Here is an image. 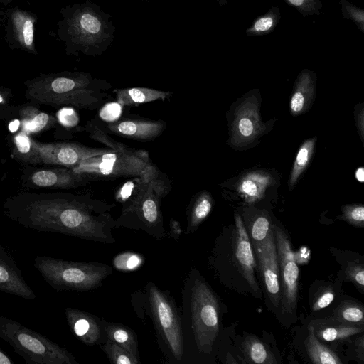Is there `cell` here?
<instances>
[{
	"mask_svg": "<svg viewBox=\"0 0 364 364\" xmlns=\"http://www.w3.org/2000/svg\"><path fill=\"white\" fill-rule=\"evenodd\" d=\"M139 1H147L148 0H139Z\"/></svg>",
	"mask_w": 364,
	"mask_h": 364,
	"instance_id": "obj_50",
	"label": "cell"
},
{
	"mask_svg": "<svg viewBox=\"0 0 364 364\" xmlns=\"http://www.w3.org/2000/svg\"><path fill=\"white\" fill-rule=\"evenodd\" d=\"M11 21L17 41L27 50L34 52L35 18L26 11L16 10L11 14Z\"/></svg>",
	"mask_w": 364,
	"mask_h": 364,
	"instance_id": "obj_26",
	"label": "cell"
},
{
	"mask_svg": "<svg viewBox=\"0 0 364 364\" xmlns=\"http://www.w3.org/2000/svg\"><path fill=\"white\" fill-rule=\"evenodd\" d=\"M31 139L24 131L15 135L12 156L16 160L25 163L31 151Z\"/></svg>",
	"mask_w": 364,
	"mask_h": 364,
	"instance_id": "obj_34",
	"label": "cell"
},
{
	"mask_svg": "<svg viewBox=\"0 0 364 364\" xmlns=\"http://www.w3.org/2000/svg\"><path fill=\"white\" fill-rule=\"evenodd\" d=\"M341 218L349 224L358 227H364V206L362 204L347 205L341 208Z\"/></svg>",
	"mask_w": 364,
	"mask_h": 364,
	"instance_id": "obj_36",
	"label": "cell"
},
{
	"mask_svg": "<svg viewBox=\"0 0 364 364\" xmlns=\"http://www.w3.org/2000/svg\"><path fill=\"white\" fill-rule=\"evenodd\" d=\"M171 95V92L144 87L121 88L116 90V102L123 107L137 106L156 100H165Z\"/></svg>",
	"mask_w": 364,
	"mask_h": 364,
	"instance_id": "obj_22",
	"label": "cell"
},
{
	"mask_svg": "<svg viewBox=\"0 0 364 364\" xmlns=\"http://www.w3.org/2000/svg\"><path fill=\"white\" fill-rule=\"evenodd\" d=\"M289 6L296 9L302 16L320 14L323 5L320 0H283Z\"/></svg>",
	"mask_w": 364,
	"mask_h": 364,
	"instance_id": "obj_37",
	"label": "cell"
},
{
	"mask_svg": "<svg viewBox=\"0 0 364 364\" xmlns=\"http://www.w3.org/2000/svg\"><path fill=\"white\" fill-rule=\"evenodd\" d=\"M316 138L306 139L301 145L290 173L288 186L292 190L299 176L308 166L314 153Z\"/></svg>",
	"mask_w": 364,
	"mask_h": 364,
	"instance_id": "obj_30",
	"label": "cell"
},
{
	"mask_svg": "<svg viewBox=\"0 0 364 364\" xmlns=\"http://www.w3.org/2000/svg\"><path fill=\"white\" fill-rule=\"evenodd\" d=\"M355 178L360 182H363L364 180V170L363 167L358 168L355 171Z\"/></svg>",
	"mask_w": 364,
	"mask_h": 364,
	"instance_id": "obj_47",
	"label": "cell"
},
{
	"mask_svg": "<svg viewBox=\"0 0 364 364\" xmlns=\"http://www.w3.org/2000/svg\"><path fill=\"white\" fill-rule=\"evenodd\" d=\"M307 353L315 364H340L341 360L329 348L321 343L314 334L311 325L309 326V334L305 340Z\"/></svg>",
	"mask_w": 364,
	"mask_h": 364,
	"instance_id": "obj_27",
	"label": "cell"
},
{
	"mask_svg": "<svg viewBox=\"0 0 364 364\" xmlns=\"http://www.w3.org/2000/svg\"><path fill=\"white\" fill-rule=\"evenodd\" d=\"M310 325L317 338L325 341L343 340L363 331V327L348 324L333 317L314 320Z\"/></svg>",
	"mask_w": 364,
	"mask_h": 364,
	"instance_id": "obj_21",
	"label": "cell"
},
{
	"mask_svg": "<svg viewBox=\"0 0 364 364\" xmlns=\"http://www.w3.org/2000/svg\"><path fill=\"white\" fill-rule=\"evenodd\" d=\"M65 314L71 331L83 343L94 346L107 341L101 319L98 317L72 307H67Z\"/></svg>",
	"mask_w": 364,
	"mask_h": 364,
	"instance_id": "obj_15",
	"label": "cell"
},
{
	"mask_svg": "<svg viewBox=\"0 0 364 364\" xmlns=\"http://www.w3.org/2000/svg\"><path fill=\"white\" fill-rule=\"evenodd\" d=\"M280 18L279 8L272 6L265 14L255 18L251 26L246 29L245 33L254 37L269 34L274 31Z\"/></svg>",
	"mask_w": 364,
	"mask_h": 364,
	"instance_id": "obj_29",
	"label": "cell"
},
{
	"mask_svg": "<svg viewBox=\"0 0 364 364\" xmlns=\"http://www.w3.org/2000/svg\"><path fill=\"white\" fill-rule=\"evenodd\" d=\"M107 336V341L113 342L125 348L140 358L137 336L129 327L118 323L101 319Z\"/></svg>",
	"mask_w": 364,
	"mask_h": 364,
	"instance_id": "obj_25",
	"label": "cell"
},
{
	"mask_svg": "<svg viewBox=\"0 0 364 364\" xmlns=\"http://www.w3.org/2000/svg\"><path fill=\"white\" fill-rule=\"evenodd\" d=\"M334 299V292L330 287L325 288L323 291L316 299L312 310L317 311L323 309L330 305Z\"/></svg>",
	"mask_w": 364,
	"mask_h": 364,
	"instance_id": "obj_41",
	"label": "cell"
},
{
	"mask_svg": "<svg viewBox=\"0 0 364 364\" xmlns=\"http://www.w3.org/2000/svg\"><path fill=\"white\" fill-rule=\"evenodd\" d=\"M315 73L303 70L298 75L289 102V109L293 115H299L306 112L311 106L316 91Z\"/></svg>",
	"mask_w": 364,
	"mask_h": 364,
	"instance_id": "obj_19",
	"label": "cell"
},
{
	"mask_svg": "<svg viewBox=\"0 0 364 364\" xmlns=\"http://www.w3.org/2000/svg\"><path fill=\"white\" fill-rule=\"evenodd\" d=\"M0 291L21 298L36 299L33 290L8 251L0 244Z\"/></svg>",
	"mask_w": 364,
	"mask_h": 364,
	"instance_id": "obj_17",
	"label": "cell"
},
{
	"mask_svg": "<svg viewBox=\"0 0 364 364\" xmlns=\"http://www.w3.org/2000/svg\"><path fill=\"white\" fill-rule=\"evenodd\" d=\"M18 114L23 131L37 134L52 128L57 123V118L42 112L33 105H26L20 107Z\"/></svg>",
	"mask_w": 364,
	"mask_h": 364,
	"instance_id": "obj_24",
	"label": "cell"
},
{
	"mask_svg": "<svg viewBox=\"0 0 364 364\" xmlns=\"http://www.w3.org/2000/svg\"><path fill=\"white\" fill-rule=\"evenodd\" d=\"M6 102L4 95L0 92V105H5Z\"/></svg>",
	"mask_w": 364,
	"mask_h": 364,
	"instance_id": "obj_48",
	"label": "cell"
},
{
	"mask_svg": "<svg viewBox=\"0 0 364 364\" xmlns=\"http://www.w3.org/2000/svg\"><path fill=\"white\" fill-rule=\"evenodd\" d=\"M213 205L211 195L206 191L198 193L190 201L186 210V235L194 233L209 215Z\"/></svg>",
	"mask_w": 364,
	"mask_h": 364,
	"instance_id": "obj_23",
	"label": "cell"
},
{
	"mask_svg": "<svg viewBox=\"0 0 364 364\" xmlns=\"http://www.w3.org/2000/svg\"><path fill=\"white\" fill-rule=\"evenodd\" d=\"M233 248L236 263L242 275L253 290L258 291L259 286L255 276L256 264L252 246L240 215H235Z\"/></svg>",
	"mask_w": 364,
	"mask_h": 364,
	"instance_id": "obj_16",
	"label": "cell"
},
{
	"mask_svg": "<svg viewBox=\"0 0 364 364\" xmlns=\"http://www.w3.org/2000/svg\"><path fill=\"white\" fill-rule=\"evenodd\" d=\"M131 303L139 318H150L157 344L166 360L171 363L183 364L184 347L181 314L170 291L149 282L144 289L132 294Z\"/></svg>",
	"mask_w": 364,
	"mask_h": 364,
	"instance_id": "obj_4",
	"label": "cell"
},
{
	"mask_svg": "<svg viewBox=\"0 0 364 364\" xmlns=\"http://www.w3.org/2000/svg\"><path fill=\"white\" fill-rule=\"evenodd\" d=\"M0 338L28 364H79L65 348L19 322L1 315Z\"/></svg>",
	"mask_w": 364,
	"mask_h": 364,
	"instance_id": "obj_7",
	"label": "cell"
},
{
	"mask_svg": "<svg viewBox=\"0 0 364 364\" xmlns=\"http://www.w3.org/2000/svg\"><path fill=\"white\" fill-rule=\"evenodd\" d=\"M123 106L117 102H106L99 110V117L106 123H112L121 118Z\"/></svg>",
	"mask_w": 364,
	"mask_h": 364,
	"instance_id": "obj_39",
	"label": "cell"
},
{
	"mask_svg": "<svg viewBox=\"0 0 364 364\" xmlns=\"http://www.w3.org/2000/svg\"><path fill=\"white\" fill-rule=\"evenodd\" d=\"M273 232V226L271 225L269 218L264 215L256 217L250 226L248 235L251 237L252 247L260 245L265 241Z\"/></svg>",
	"mask_w": 364,
	"mask_h": 364,
	"instance_id": "obj_33",
	"label": "cell"
},
{
	"mask_svg": "<svg viewBox=\"0 0 364 364\" xmlns=\"http://www.w3.org/2000/svg\"><path fill=\"white\" fill-rule=\"evenodd\" d=\"M165 128L166 122L161 119L124 117L112 123H106L104 129L107 133L132 140L149 141L159 136Z\"/></svg>",
	"mask_w": 364,
	"mask_h": 364,
	"instance_id": "obj_14",
	"label": "cell"
},
{
	"mask_svg": "<svg viewBox=\"0 0 364 364\" xmlns=\"http://www.w3.org/2000/svg\"><path fill=\"white\" fill-rule=\"evenodd\" d=\"M34 187L75 188L85 186L89 181L76 174L71 168H48L34 170L27 179Z\"/></svg>",
	"mask_w": 364,
	"mask_h": 364,
	"instance_id": "obj_18",
	"label": "cell"
},
{
	"mask_svg": "<svg viewBox=\"0 0 364 364\" xmlns=\"http://www.w3.org/2000/svg\"><path fill=\"white\" fill-rule=\"evenodd\" d=\"M247 363L257 364L277 363L275 357L258 338L248 336L242 345Z\"/></svg>",
	"mask_w": 364,
	"mask_h": 364,
	"instance_id": "obj_28",
	"label": "cell"
},
{
	"mask_svg": "<svg viewBox=\"0 0 364 364\" xmlns=\"http://www.w3.org/2000/svg\"><path fill=\"white\" fill-rule=\"evenodd\" d=\"M273 230L279 267L282 312L292 314L297 306L299 267L290 240L285 232L275 225Z\"/></svg>",
	"mask_w": 364,
	"mask_h": 364,
	"instance_id": "obj_11",
	"label": "cell"
},
{
	"mask_svg": "<svg viewBox=\"0 0 364 364\" xmlns=\"http://www.w3.org/2000/svg\"><path fill=\"white\" fill-rule=\"evenodd\" d=\"M101 349L114 364H139L140 358L119 345L107 341L100 344Z\"/></svg>",
	"mask_w": 364,
	"mask_h": 364,
	"instance_id": "obj_32",
	"label": "cell"
},
{
	"mask_svg": "<svg viewBox=\"0 0 364 364\" xmlns=\"http://www.w3.org/2000/svg\"><path fill=\"white\" fill-rule=\"evenodd\" d=\"M220 6H225L228 4L227 0H215Z\"/></svg>",
	"mask_w": 364,
	"mask_h": 364,
	"instance_id": "obj_49",
	"label": "cell"
},
{
	"mask_svg": "<svg viewBox=\"0 0 364 364\" xmlns=\"http://www.w3.org/2000/svg\"><path fill=\"white\" fill-rule=\"evenodd\" d=\"M339 3L343 17L353 21L357 28L364 33V10L350 4L347 0H340Z\"/></svg>",
	"mask_w": 364,
	"mask_h": 364,
	"instance_id": "obj_35",
	"label": "cell"
},
{
	"mask_svg": "<svg viewBox=\"0 0 364 364\" xmlns=\"http://www.w3.org/2000/svg\"><path fill=\"white\" fill-rule=\"evenodd\" d=\"M31 151L25 164H46L73 168L81 161L113 150L73 142L41 143L31 139Z\"/></svg>",
	"mask_w": 364,
	"mask_h": 364,
	"instance_id": "obj_10",
	"label": "cell"
},
{
	"mask_svg": "<svg viewBox=\"0 0 364 364\" xmlns=\"http://www.w3.org/2000/svg\"><path fill=\"white\" fill-rule=\"evenodd\" d=\"M266 129V124L260 119L257 99L252 96L242 101L236 108L230 140L234 146L245 147L261 136Z\"/></svg>",
	"mask_w": 364,
	"mask_h": 364,
	"instance_id": "obj_12",
	"label": "cell"
},
{
	"mask_svg": "<svg viewBox=\"0 0 364 364\" xmlns=\"http://www.w3.org/2000/svg\"><path fill=\"white\" fill-rule=\"evenodd\" d=\"M111 16L90 1L71 7L64 21V33L70 52L96 57L113 42L115 26Z\"/></svg>",
	"mask_w": 364,
	"mask_h": 364,
	"instance_id": "obj_5",
	"label": "cell"
},
{
	"mask_svg": "<svg viewBox=\"0 0 364 364\" xmlns=\"http://www.w3.org/2000/svg\"><path fill=\"white\" fill-rule=\"evenodd\" d=\"M25 96L31 102L52 107L70 106L94 110L106 103L112 85L85 72L41 75L26 82Z\"/></svg>",
	"mask_w": 364,
	"mask_h": 364,
	"instance_id": "obj_3",
	"label": "cell"
},
{
	"mask_svg": "<svg viewBox=\"0 0 364 364\" xmlns=\"http://www.w3.org/2000/svg\"><path fill=\"white\" fill-rule=\"evenodd\" d=\"M143 262L141 257L132 252H124L115 257L114 265L121 270H133Z\"/></svg>",
	"mask_w": 364,
	"mask_h": 364,
	"instance_id": "obj_38",
	"label": "cell"
},
{
	"mask_svg": "<svg viewBox=\"0 0 364 364\" xmlns=\"http://www.w3.org/2000/svg\"><path fill=\"white\" fill-rule=\"evenodd\" d=\"M169 232L167 234L168 238L178 241L182 234V228L178 221L171 218L169 221Z\"/></svg>",
	"mask_w": 364,
	"mask_h": 364,
	"instance_id": "obj_44",
	"label": "cell"
},
{
	"mask_svg": "<svg viewBox=\"0 0 364 364\" xmlns=\"http://www.w3.org/2000/svg\"><path fill=\"white\" fill-rule=\"evenodd\" d=\"M355 115L358 129L360 132V135L362 140H363L364 125H363V105H360V109L358 110L355 109Z\"/></svg>",
	"mask_w": 364,
	"mask_h": 364,
	"instance_id": "obj_45",
	"label": "cell"
},
{
	"mask_svg": "<svg viewBox=\"0 0 364 364\" xmlns=\"http://www.w3.org/2000/svg\"><path fill=\"white\" fill-rule=\"evenodd\" d=\"M160 171L154 165L144 173L134 176L122 183L115 191L116 201L121 205L122 209L133 205L146 191L151 181Z\"/></svg>",
	"mask_w": 364,
	"mask_h": 364,
	"instance_id": "obj_20",
	"label": "cell"
},
{
	"mask_svg": "<svg viewBox=\"0 0 364 364\" xmlns=\"http://www.w3.org/2000/svg\"><path fill=\"white\" fill-rule=\"evenodd\" d=\"M0 364H14V362L1 348H0Z\"/></svg>",
	"mask_w": 364,
	"mask_h": 364,
	"instance_id": "obj_46",
	"label": "cell"
},
{
	"mask_svg": "<svg viewBox=\"0 0 364 364\" xmlns=\"http://www.w3.org/2000/svg\"><path fill=\"white\" fill-rule=\"evenodd\" d=\"M114 203L88 193L20 192L8 197L4 214L22 226L104 244L116 242L112 235Z\"/></svg>",
	"mask_w": 364,
	"mask_h": 364,
	"instance_id": "obj_1",
	"label": "cell"
},
{
	"mask_svg": "<svg viewBox=\"0 0 364 364\" xmlns=\"http://www.w3.org/2000/svg\"><path fill=\"white\" fill-rule=\"evenodd\" d=\"M58 117L63 125L70 127L76 126L79 120L77 114L72 108H64L59 112Z\"/></svg>",
	"mask_w": 364,
	"mask_h": 364,
	"instance_id": "obj_42",
	"label": "cell"
},
{
	"mask_svg": "<svg viewBox=\"0 0 364 364\" xmlns=\"http://www.w3.org/2000/svg\"><path fill=\"white\" fill-rule=\"evenodd\" d=\"M346 278L361 290L364 289V269L362 264H351L345 272Z\"/></svg>",
	"mask_w": 364,
	"mask_h": 364,
	"instance_id": "obj_40",
	"label": "cell"
},
{
	"mask_svg": "<svg viewBox=\"0 0 364 364\" xmlns=\"http://www.w3.org/2000/svg\"><path fill=\"white\" fill-rule=\"evenodd\" d=\"M33 265L43 279L58 291L96 289L113 272V268L105 263L68 261L48 256H36Z\"/></svg>",
	"mask_w": 364,
	"mask_h": 364,
	"instance_id": "obj_6",
	"label": "cell"
},
{
	"mask_svg": "<svg viewBox=\"0 0 364 364\" xmlns=\"http://www.w3.org/2000/svg\"><path fill=\"white\" fill-rule=\"evenodd\" d=\"M160 173L153 178L145 193L133 205L122 209L115 219V228L142 230L156 240L167 237L160 204L168 193L170 184L160 177Z\"/></svg>",
	"mask_w": 364,
	"mask_h": 364,
	"instance_id": "obj_9",
	"label": "cell"
},
{
	"mask_svg": "<svg viewBox=\"0 0 364 364\" xmlns=\"http://www.w3.org/2000/svg\"><path fill=\"white\" fill-rule=\"evenodd\" d=\"M261 188L252 180L247 179L242 183L241 191L251 198H255L261 193Z\"/></svg>",
	"mask_w": 364,
	"mask_h": 364,
	"instance_id": "obj_43",
	"label": "cell"
},
{
	"mask_svg": "<svg viewBox=\"0 0 364 364\" xmlns=\"http://www.w3.org/2000/svg\"><path fill=\"white\" fill-rule=\"evenodd\" d=\"M333 318L348 324L363 327V306L353 301H344L334 310Z\"/></svg>",
	"mask_w": 364,
	"mask_h": 364,
	"instance_id": "obj_31",
	"label": "cell"
},
{
	"mask_svg": "<svg viewBox=\"0 0 364 364\" xmlns=\"http://www.w3.org/2000/svg\"><path fill=\"white\" fill-rule=\"evenodd\" d=\"M154 165L146 150L127 146L88 158L72 169L90 181L139 176Z\"/></svg>",
	"mask_w": 364,
	"mask_h": 364,
	"instance_id": "obj_8",
	"label": "cell"
},
{
	"mask_svg": "<svg viewBox=\"0 0 364 364\" xmlns=\"http://www.w3.org/2000/svg\"><path fill=\"white\" fill-rule=\"evenodd\" d=\"M181 299L183 364L196 363L213 352L220 331L219 301L196 268L184 279Z\"/></svg>",
	"mask_w": 364,
	"mask_h": 364,
	"instance_id": "obj_2",
	"label": "cell"
},
{
	"mask_svg": "<svg viewBox=\"0 0 364 364\" xmlns=\"http://www.w3.org/2000/svg\"><path fill=\"white\" fill-rule=\"evenodd\" d=\"M268 296L275 307L281 303L280 275L275 237L273 232L259 245L253 247Z\"/></svg>",
	"mask_w": 364,
	"mask_h": 364,
	"instance_id": "obj_13",
	"label": "cell"
}]
</instances>
